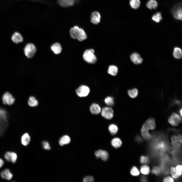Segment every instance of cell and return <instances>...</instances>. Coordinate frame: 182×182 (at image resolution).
Masks as SVG:
<instances>
[{
	"label": "cell",
	"instance_id": "obj_2",
	"mask_svg": "<svg viewBox=\"0 0 182 182\" xmlns=\"http://www.w3.org/2000/svg\"><path fill=\"white\" fill-rule=\"evenodd\" d=\"M7 117L6 111L3 109L0 108V136L4 133L8 126Z\"/></svg>",
	"mask_w": 182,
	"mask_h": 182
},
{
	"label": "cell",
	"instance_id": "obj_30",
	"mask_svg": "<svg viewBox=\"0 0 182 182\" xmlns=\"http://www.w3.org/2000/svg\"><path fill=\"white\" fill-rule=\"evenodd\" d=\"M29 105L31 107H35L38 104V102L35 98L33 96L30 97L28 100Z\"/></svg>",
	"mask_w": 182,
	"mask_h": 182
},
{
	"label": "cell",
	"instance_id": "obj_32",
	"mask_svg": "<svg viewBox=\"0 0 182 182\" xmlns=\"http://www.w3.org/2000/svg\"><path fill=\"white\" fill-rule=\"evenodd\" d=\"M141 134L143 138L145 140H149L151 139V136L149 131L141 130Z\"/></svg>",
	"mask_w": 182,
	"mask_h": 182
},
{
	"label": "cell",
	"instance_id": "obj_19",
	"mask_svg": "<svg viewBox=\"0 0 182 182\" xmlns=\"http://www.w3.org/2000/svg\"><path fill=\"white\" fill-rule=\"evenodd\" d=\"M111 144L115 148H118L121 146L122 142L121 140L119 138H116L113 139L111 141Z\"/></svg>",
	"mask_w": 182,
	"mask_h": 182
},
{
	"label": "cell",
	"instance_id": "obj_13",
	"mask_svg": "<svg viewBox=\"0 0 182 182\" xmlns=\"http://www.w3.org/2000/svg\"><path fill=\"white\" fill-rule=\"evenodd\" d=\"M130 58L132 61L135 64H141L143 61V60L140 55L136 52L132 53L130 56Z\"/></svg>",
	"mask_w": 182,
	"mask_h": 182
},
{
	"label": "cell",
	"instance_id": "obj_1",
	"mask_svg": "<svg viewBox=\"0 0 182 182\" xmlns=\"http://www.w3.org/2000/svg\"><path fill=\"white\" fill-rule=\"evenodd\" d=\"M70 34L73 38L77 39L80 41L85 40L87 37L84 30L77 26H74L70 29Z\"/></svg>",
	"mask_w": 182,
	"mask_h": 182
},
{
	"label": "cell",
	"instance_id": "obj_22",
	"mask_svg": "<svg viewBox=\"0 0 182 182\" xmlns=\"http://www.w3.org/2000/svg\"><path fill=\"white\" fill-rule=\"evenodd\" d=\"M174 57L177 59H180L182 56V52L181 49L178 47H175L174 49L173 53Z\"/></svg>",
	"mask_w": 182,
	"mask_h": 182
},
{
	"label": "cell",
	"instance_id": "obj_45",
	"mask_svg": "<svg viewBox=\"0 0 182 182\" xmlns=\"http://www.w3.org/2000/svg\"><path fill=\"white\" fill-rule=\"evenodd\" d=\"M4 164V161L1 158H0V168L3 166Z\"/></svg>",
	"mask_w": 182,
	"mask_h": 182
},
{
	"label": "cell",
	"instance_id": "obj_24",
	"mask_svg": "<svg viewBox=\"0 0 182 182\" xmlns=\"http://www.w3.org/2000/svg\"><path fill=\"white\" fill-rule=\"evenodd\" d=\"M71 141V139L68 135H65L62 136L60 139L59 144L61 146L69 143Z\"/></svg>",
	"mask_w": 182,
	"mask_h": 182
},
{
	"label": "cell",
	"instance_id": "obj_3",
	"mask_svg": "<svg viewBox=\"0 0 182 182\" xmlns=\"http://www.w3.org/2000/svg\"><path fill=\"white\" fill-rule=\"evenodd\" d=\"M94 50L93 49H86L84 52L83 57L84 60L89 64H94L97 61V58L95 55Z\"/></svg>",
	"mask_w": 182,
	"mask_h": 182
},
{
	"label": "cell",
	"instance_id": "obj_44",
	"mask_svg": "<svg viewBox=\"0 0 182 182\" xmlns=\"http://www.w3.org/2000/svg\"><path fill=\"white\" fill-rule=\"evenodd\" d=\"M179 142L181 144H182V135L180 134H179L177 136Z\"/></svg>",
	"mask_w": 182,
	"mask_h": 182
},
{
	"label": "cell",
	"instance_id": "obj_33",
	"mask_svg": "<svg viewBox=\"0 0 182 182\" xmlns=\"http://www.w3.org/2000/svg\"><path fill=\"white\" fill-rule=\"evenodd\" d=\"M104 102L107 105L109 106H112L114 104L113 98L110 96L106 97L105 99Z\"/></svg>",
	"mask_w": 182,
	"mask_h": 182
},
{
	"label": "cell",
	"instance_id": "obj_7",
	"mask_svg": "<svg viewBox=\"0 0 182 182\" xmlns=\"http://www.w3.org/2000/svg\"><path fill=\"white\" fill-rule=\"evenodd\" d=\"M182 119L180 116L177 114L173 113L168 118V122L173 126H177L181 123Z\"/></svg>",
	"mask_w": 182,
	"mask_h": 182
},
{
	"label": "cell",
	"instance_id": "obj_23",
	"mask_svg": "<svg viewBox=\"0 0 182 182\" xmlns=\"http://www.w3.org/2000/svg\"><path fill=\"white\" fill-rule=\"evenodd\" d=\"M118 71V67L114 65H110L108 67V73L113 76H115L117 74Z\"/></svg>",
	"mask_w": 182,
	"mask_h": 182
},
{
	"label": "cell",
	"instance_id": "obj_4",
	"mask_svg": "<svg viewBox=\"0 0 182 182\" xmlns=\"http://www.w3.org/2000/svg\"><path fill=\"white\" fill-rule=\"evenodd\" d=\"M36 51L34 45L32 43L27 44L24 48L25 55L28 58H32L35 54Z\"/></svg>",
	"mask_w": 182,
	"mask_h": 182
},
{
	"label": "cell",
	"instance_id": "obj_11",
	"mask_svg": "<svg viewBox=\"0 0 182 182\" xmlns=\"http://www.w3.org/2000/svg\"><path fill=\"white\" fill-rule=\"evenodd\" d=\"M95 154L97 158H100L104 161H107L109 157V154L107 151L101 149L96 151Z\"/></svg>",
	"mask_w": 182,
	"mask_h": 182
},
{
	"label": "cell",
	"instance_id": "obj_5",
	"mask_svg": "<svg viewBox=\"0 0 182 182\" xmlns=\"http://www.w3.org/2000/svg\"><path fill=\"white\" fill-rule=\"evenodd\" d=\"M171 12L175 18L181 20L182 16L181 4L179 3L175 5L172 9Z\"/></svg>",
	"mask_w": 182,
	"mask_h": 182
},
{
	"label": "cell",
	"instance_id": "obj_46",
	"mask_svg": "<svg viewBox=\"0 0 182 182\" xmlns=\"http://www.w3.org/2000/svg\"><path fill=\"white\" fill-rule=\"evenodd\" d=\"M179 112H180V115L181 116V117H182V109H181V108Z\"/></svg>",
	"mask_w": 182,
	"mask_h": 182
},
{
	"label": "cell",
	"instance_id": "obj_21",
	"mask_svg": "<svg viewBox=\"0 0 182 182\" xmlns=\"http://www.w3.org/2000/svg\"><path fill=\"white\" fill-rule=\"evenodd\" d=\"M30 140V137L28 133L24 134L21 136V143L24 146H27L29 144Z\"/></svg>",
	"mask_w": 182,
	"mask_h": 182
},
{
	"label": "cell",
	"instance_id": "obj_27",
	"mask_svg": "<svg viewBox=\"0 0 182 182\" xmlns=\"http://www.w3.org/2000/svg\"><path fill=\"white\" fill-rule=\"evenodd\" d=\"M108 130L111 134L114 135L117 133L118 131V128L116 125L111 124L109 125Z\"/></svg>",
	"mask_w": 182,
	"mask_h": 182
},
{
	"label": "cell",
	"instance_id": "obj_29",
	"mask_svg": "<svg viewBox=\"0 0 182 182\" xmlns=\"http://www.w3.org/2000/svg\"><path fill=\"white\" fill-rule=\"evenodd\" d=\"M163 18L160 12H157L154 14L152 17V19L153 21L158 23L162 20Z\"/></svg>",
	"mask_w": 182,
	"mask_h": 182
},
{
	"label": "cell",
	"instance_id": "obj_18",
	"mask_svg": "<svg viewBox=\"0 0 182 182\" xmlns=\"http://www.w3.org/2000/svg\"><path fill=\"white\" fill-rule=\"evenodd\" d=\"M51 48L56 54H59L60 53L62 50L60 44L58 43H56L53 44L51 47Z\"/></svg>",
	"mask_w": 182,
	"mask_h": 182
},
{
	"label": "cell",
	"instance_id": "obj_35",
	"mask_svg": "<svg viewBox=\"0 0 182 182\" xmlns=\"http://www.w3.org/2000/svg\"><path fill=\"white\" fill-rule=\"evenodd\" d=\"M131 175L133 176H137L140 174L138 168L135 166H133L130 171Z\"/></svg>",
	"mask_w": 182,
	"mask_h": 182
},
{
	"label": "cell",
	"instance_id": "obj_12",
	"mask_svg": "<svg viewBox=\"0 0 182 182\" xmlns=\"http://www.w3.org/2000/svg\"><path fill=\"white\" fill-rule=\"evenodd\" d=\"M101 16L100 13L98 11L93 12L90 16V21L93 24H98L100 22Z\"/></svg>",
	"mask_w": 182,
	"mask_h": 182
},
{
	"label": "cell",
	"instance_id": "obj_39",
	"mask_svg": "<svg viewBox=\"0 0 182 182\" xmlns=\"http://www.w3.org/2000/svg\"><path fill=\"white\" fill-rule=\"evenodd\" d=\"M176 172L178 175L180 176L182 174V166L181 165L177 166L175 168Z\"/></svg>",
	"mask_w": 182,
	"mask_h": 182
},
{
	"label": "cell",
	"instance_id": "obj_8",
	"mask_svg": "<svg viewBox=\"0 0 182 182\" xmlns=\"http://www.w3.org/2000/svg\"><path fill=\"white\" fill-rule=\"evenodd\" d=\"M101 112L102 116L106 119H110L113 117V110L111 107H104L101 110Z\"/></svg>",
	"mask_w": 182,
	"mask_h": 182
},
{
	"label": "cell",
	"instance_id": "obj_17",
	"mask_svg": "<svg viewBox=\"0 0 182 182\" xmlns=\"http://www.w3.org/2000/svg\"><path fill=\"white\" fill-rule=\"evenodd\" d=\"M1 175L2 178L8 180H11L13 176L12 174L8 169H6L2 171L1 173Z\"/></svg>",
	"mask_w": 182,
	"mask_h": 182
},
{
	"label": "cell",
	"instance_id": "obj_36",
	"mask_svg": "<svg viewBox=\"0 0 182 182\" xmlns=\"http://www.w3.org/2000/svg\"><path fill=\"white\" fill-rule=\"evenodd\" d=\"M140 161L142 164H147L149 162L148 158L147 156H142L140 157Z\"/></svg>",
	"mask_w": 182,
	"mask_h": 182
},
{
	"label": "cell",
	"instance_id": "obj_34",
	"mask_svg": "<svg viewBox=\"0 0 182 182\" xmlns=\"http://www.w3.org/2000/svg\"><path fill=\"white\" fill-rule=\"evenodd\" d=\"M170 172L172 178L174 179H177L179 176L177 174L175 168L174 167L171 168Z\"/></svg>",
	"mask_w": 182,
	"mask_h": 182
},
{
	"label": "cell",
	"instance_id": "obj_42",
	"mask_svg": "<svg viewBox=\"0 0 182 182\" xmlns=\"http://www.w3.org/2000/svg\"><path fill=\"white\" fill-rule=\"evenodd\" d=\"M163 181L164 182H173L174 181L173 178L170 176H168L164 178Z\"/></svg>",
	"mask_w": 182,
	"mask_h": 182
},
{
	"label": "cell",
	"instance_id": "obj_14",
	"mask_svg": "<svg viewBox=\"0 0 182 182\" xmlns=\"http://www.w3.org/2000/svg\"><path fill=\"white\" fill-rule=\"evenodd\" d=\"M11 39L14 43L16 44L21 42L23 41L22 36L18 32H15L13 34Z\"/></svg>",
	"mask_w": 182,
	"mask_h": 182
},
{
	"label": "cell",
	"instance_id": "obj_25",
	"mask_svg": "<svg viewBox=\"0 0 182 182\" xmlns=\"http://www.w3.org/2000/svg\"><path fill=\"white\" fill-rule=\"evenodd\" d=\"M171 139V144L174 147L178 148L180 147L181 144L179 142L177 136L175 135H172Z\"/></svg>",
	"mask_w": 182,
	"mask_h": 182
},
{
	"label": "cell",
	"instance_id": "obj_31",
	"mask_svg": "<svg viewBox=\"0 0 182 182\" xmlns=\"http://www.w3.org/2000/svg\"><path fill=\"white\" fill-rule=\"evenodd\" d=\"M140 171L141 173L143 174L148 175L150 172V168L147 165H144L141 167Z\"/></svg>",
	"mask_w": 182,
	"mask_h": 182
},
{
	"label": "cell",
	"instance_id": "obj_10",
	"mask_svg": "<svg viewBox=\"0 0 182 182\" xmlns=\"http://www.w3.org/2000/svg\"><path fill=\"white\" fill-rule=\"evenodd\" d=\"M2 99L3 103L5 104L11 105L14 103L15 99L11 94L8 92L5 93L3 95Z\"/></svg>",
	"mask_w": 182,
	"mask_h": 182
},
{
	"label": "cell",
	"instance_id": "obj_16",
	"mask_svg": "<svg viewBox=\"0 0 182 182\" xmlns=\"http://www.w3.org/2000/svg\"><path fill=\"white\" fill-rule=\"evenodd\" d=\"M90 110L91 113L95 115L99 114L101 112V110L100 106L95 103H93L91 105Z\"/></svg>",
	"mask_w": 182,
	"mask_h": 182
},
{
	"label": "cell",
	"instance_id": "obj_6",
	"mask_svg": "<svg viewBox=\"0 0 182 182\" xmlns=\"http://www.w3.org/2000/svg\"><path fill=\"white\" fill-rule=\"evenodd\" d=\"M156 128V124L154 119L150 118L147 120L142 125L141 130L149 131V130L154 129Z\"/></svg>",
	"mask_w": 182,
	"mask_h": 182
},
{
	"label": "cell",
	"instance_id": "obj_40",
	"mask_svg": "<svg viewBox=\"0 0 182 182\" xmlns=\"http://www.w3.org/2000/svg\"><path fill=\"white\" fill-rule=\"evenodd\" d=\"M160 168L158 167H154L152 170V173L157 175L160 174Z\"/></svg>",
	"mask_w": 182,
	"mask_h": 182
},
{
	"label": "cell",
	"instance_id": "obj_38",
	"mask_svg": "<svg viewBox=\"0 0 182 182\" xmlns=\"http://www.w3.org/2000/svg\"><path fill=\"white\" fill-rule=\"evenodd\" d=\"M11 162L13 163H15L16 161L17 156L16 154L14 152H11Z\"/></svg>",
	"mask_w": 182,
	"mask_h": 182
},
{
	"label": "cell",
	"instance_id": "obj_20",
	"mask_svg": "<svg viewBox=\"0 0 182 182\" xmlns=\"http://www.w3.org/2000/svg\"><path fill=\"white\" fill-rule=\"evenodd\" d=\"M146 5L147 8L150 10L155 9L158 6V3L155 0H149Z\"/></svg>",
	"mask_w": 182,
	"mask_h": 182
},
{
	"label": "cell",
	"instance_id": "obj_28",
	"mask_svg": "<svg viewBox=\"0 0 182 182\" xmlns=\"http://www.w3.org/2000/svg\"><path fill=\"white\" fill-rule=\"evenodd\" d=\"M128 93L129 96L133 98L136 97L138 96V92L137 89L134 88L128 91Z\"/></svg>",
	"mask_w": 182,
	"mask_h": 182
},
{
	"label": "cell",
	"instance_id": "obj_37",
	"mask_svg": "<svg viewBox=\"0 0 182 182\" xmlns=\"http://www.w3.org/2000/svg\"><path fill=\"white\" fill-rule=\"evenodd\" d=\"M83 181L84 182H93L95 181V179L93 176H88L84 177Z\"/></svg>",
	"mask_w": 182,
	"mask_h": 182
},
{
	"label": "cell",
	"instance_id": "obj_43",
	"mask_svg": "<svg viewBox=\"0 0 182 182\" xmlns=\"http://www.w3.org/2000/svg\"><path fill=\"white\" fill-rule=\"evenodd\" d=\"M42 144L43 148L46 150H50L51 149L50 147L48 142L47 141L43 142Z\"/></svg>",
	"mask_w": 182,
	"mask_h": 182
},
{
	"label": "cell",
	"instance_id": "obj_9",
	"mask_svg": "<svg viewBox=\"0 0 182 182\" xmlns=\"http://www.w3.org/2000/svg\"><path fill=\"white\" fill-rule=\"evenodd\" d=\"M89 92V88L87 86L84 85L80 86L76 90L77 95L81 97L86 96L88 94Z\"/></svg>",
	"mask_w": 182,
	"mask_h": 182
},
{
	"label": "cell",
	"instance_id": "obj_41",
	"mask_svg": "<svg viewBox=\"0 0 182 182\" xmlns=\"http://www.w3.org/2000/svg\"><path fill=\"white\" fill-rule=\"evenodd\" d=\"M11 152H7L4 155V157L6 160L8 162H11Z\"/></svg>",
	"mask_w": 182,
	"mask_h": 182
},
{
	"label": "cell",
	"instance_id": "obj_26",
	"mask_svg": "<svg viewBox=\"0 0 182 182\" xmlns=\"http://www.w3.org/2000/svg\"><path fill=\"white\" fill-rule=\"evenodd\" d=\"M129 4L132 8L136 9L139 7L141 2L140 0H130Z\"/></svg>",
	"mask_w": 182,
	"mask_h": 182
},
{
	"label": "cell",
	"instance_id": "obj_15",
	"mask_svg": "<svg viewBox=\"0 0 182 182\" xmlns=\"http://www.w3.org/2000/svg\"><path fill=\"white\" fill-rule=\"evenodd\" d=\"M75 0H57L58 4L64 7L71 6L75 3Z\"/></svg>",
	"mask_w": 182,
	"mask_h": 182
}]
</instances>
